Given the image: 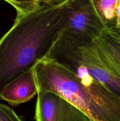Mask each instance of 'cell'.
Masks as SVG:
<instances>
[{"mask_svg":"<svg viewBox=\"0 0 120 121\" xmlns=\"http://www.w3.org/2000/svg\"><path fill=\"white\" fill-rule=\"evenodd\" d=\"M107 30L92 0H67V20L62 34L95 41Z\"/></svg>","mask_w":120,"mask_h":121,"instance_id":"cell-4","label":"cell"},{"mask_svg":"<svg viewBox=\"0 0 120 121\" xmlns=\"http://www.w3.org/2000/svg\"><path fill=\"white\" fill-rule=\"evenodd\" d=\"M38 1L41 4H44L45 2V0H38Z\"/></svg>","mask_w":120,"mask_h":121,"instance_id":"cell-13","label":"cell"},{"mask_svg":"<svg viewBox=\"0 0 120 121\" xmlns=\"http://www.w3.org/2000/svg\"><path fill=\"white\" fill-rule=\"evenodd\" d=\"M67 0H45L44 4L47 5H58L64 3Z\"/></svg>","mask_w":120,"mask_h":121,"instance_id":"cell-12","label":"cell"},{"mask_svg":"<svg viewBox=\"0 0 120 121\" xmlns=\"http://www.w3.org/2000/svg\"><path fill=\"white\" fill-rule=\"evenodd\" d=\"M38 94L34 67L9 82L0 93V99L16 106L32 99Z\"/></svg>","mask_w":120,"mask_h":121,"instance_id":"cell-6","label":"cell"},{"mask_svg":"<svg viewBox=\"0 0 120 121\" xmlns=\"http://www.w3.org/2000/svg\"><path fill=\"white\" fill-rule=\"evenodd\" d=\"M0 121H23L15 111L4 104H0Z\"/></svg>","mask_w":120,"mask_h":121,"instance_id":"cell-10","label":"cell"},{"mask_svg":"<svg viewBox=\"0 0 120 121\" xmlns=\"http://www.w3.org/2000/svg\"><path fill=\"white\" fill-rule=\"evenodd\" d=\"M95 42L120 77V29L115 27L104 31Z\"/></svg>","mask_w":120,"mask_h":121,"instance_id":"cell-7","label":"cell"},{"mask_svg":"<svg viewBox=\"0 0 120 121\" xmlns=\"http://www.w3.org/2000/svg\"><path fill=\"white\" fill-rule=\"evenodd\" d=\"M34 70L38 93H56L93 121H120V97L104 85H84L75 72L48 56Z\"/></svg>","mask_w":120,"mask_h":121,"instance_id":"cell-2","label":"cell"},{"mask_svg":"<svg viewBox=\"0 0 120 121\" xmlns=\"http://www.w3.org/2000/svg\"><path fill=\"white\" fill-rule=\"evenodd\" d=\"M92 1L108 30L115 28L118 0H92Z\"/></svg>","mask_w":120,"mask_h":121,"instance_id":"cell-8","label":"cell"},{"mask_svg":"<svg viewBox=\"0 0 120 121\" xmlns=\"http://www.w3.org/2000/svg\"><path fill=\"white\" fill-rule=\"evenodd\" d=\"M47 56L62 64L82 66L95 81L120 97V77L95 41L71 37L61 33Z\"/></svg>","mask_w":120,"mask_h":121,"instance_id":"cell-3","label":"cell"},{"mask_svg":"<svg viewBox=\"0 0 120 121\" xmlns=\"http://www.w3.org/2000/svg\"><path fill=\"white\" fill-rule=\"evenodd\" d=\"M14 7L16 14H23L36 9L41 4L38 0H4Z\"/></svg>","mask_w":120,"mask_h":121,"instance_id":"cell-9","label":"cell"},{"mask_svg":"<svg viewBox=\"0 0 120 121\" xmlns=\"http://www.w3.org/2000/svg\"><path fill=\"white\" fill-rule=\"evenodd\" d=\"M115 28L120 29V0H118L116 9V26Z\"/></svg>","mask_w":120,"mask_h":121,"instance_id":"cell-11","label":"cell"},{"mask_svg":"<svg viewBox=\"0 0 120 121\" xmlns=\"http://www.w3.org/2000/svg\"><path fill=\"white\" fill-rule=\"evenodd\" d=\"M67 1L41 4L16 14L10 29L0 39V93L5 87L48 54L65 26Z\"/></svg>","mask_w":120,"mask_h":121,"instance_id":"cell-1","label":"cell"},{"mask_svg":"<svg viewBox=\"0 0 120 121\" xmlns=\"http://www.w3.org/2000/svg\"><path fill=\"white\" fill-rule=\"evenodd\" d=\"M35 121H93L85 113L58 94L38 93Z\"/></svg>","mask_w":120,"mask_h":121,"instance_id":"cell-5","label":"cell"}]
</instances>
